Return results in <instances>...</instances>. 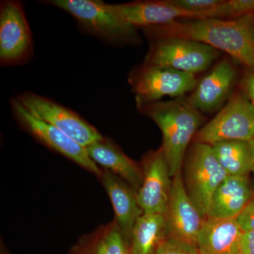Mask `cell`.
Wrapping results in <instances>:
<instances>
[{
    "mask_svg": "<svg viewBox=\"0 0 254 254\" xmlns=\"http://www.w3.org/2000/svg\"><path fill=\"white\" fill-rule=\"evenodd\" d=\"M179 9L198 14L199 18H205V13L215 9L223 0H170Z\"/></svg>",
    "mask_w": 254,
    "mask_h": 254,
    "instance_id": "cell-24",
    "label": "cell"
},
{
    "mask_svg": "<svg viewBox=\"0 0 254 254\" xmlns=\"http://www.w3.org/2000/svg\"><path fill=\"white\" fill-rule=\"evenodd\" d=\"M242 91L247 95L254 108V71H247L242 79Z\"/></svg>",
    "mask_w": 254,
    "mask_h": 254,
    "instance_id": "cell-27",
    "label": "cell"
},
{
    "mask_svg": "<svg viewBox=\"0 0 254 254\" xmlns=\"http://www.w3.org/2000/svg\"><path fill=\"white\" fill-rule=\"evenodd\" d=\"M214 155L229 176H249L254 155L250 141H225L211 145Z\"/></svg>",
    "mask_w": 254,
    "mask_h": 254,
    "instance_id": "cell-20",
    "label": "cell"
},
{
    "mask_svg": "<svg viewBox=\"0 0 254 254\" xmlns=\"http://www.w3.org/2000/svg\"><path fill=\"white\" fill-rule=\"evenodd\" d=\"M119 14L135 27L163 26L180 18L196 19L198 14L188 12L165 1H138L125 4H114Z\"/></svg>",
    "mask_w": 254,
    "mask_h": 254,
    "instance_id": "cell-15",
    "label": "cell"
},
{
    "mask_svg": "<svg viewBox=\"0 0 254 254\" xmlns=\"http://www.w3.org/2000/svg\"><path fill=\"white\" fill-rule=\"evenodd\" d=\"M243 233L236 219L206 217L195 246L200 254H239Z\"/></svg>",
    "mask_w": 254,
    "mask_h": 254,
    "instance_id": "cell-17",
    "label": "cell"
},
{
    "mask_svg": "<svg viewBox=\"0 0 254 254\" xmlns=\"http://www.w3.org/2000/svg\"><path fill=\"white\" fill-rule=\"evenodd\" d=\"M215 18L233 19L254 15V0L224 1L214 11Z\"/></svg>",
    "mask_w": 254,
    "mask_h": 254,
    "instance_id": "cell-22",
    "label": "cell"
},
{
    "mask_svg": "<svg viewBox=\"0 0 254 254\" xmlns=\"http://www.w3.org/2000/svg\"><path fill=\"white\" fill-rule=\"evenodd\" d=\"M47 4L71 15L81 31L114 46L138 44L137 28L127 22L113 4L100 0H50Z\"/></svg>",
    "mask_w": 254,
    "mask_h": 254,
    "instance_id": "cell-3",
    "label": "cell"
},
{
    "mask_svg": "<svg viewBox=\"0 0 254 254\" xmlns=\"http://www.w3.org/2000/svg\"><path fill=\"white\" fill-rule=\"evenodd\" d=\"M33 38L20 1H2L0 5V63L18 65L31 59Z\"/></svg>",
    "mask_w": 254,
    "mask_h": 254,
    "instance_id": "cell-10",
    "label": "cell"
},
{
    "mask_svg": "<svg viewBox=\"0 0 254 254\" xmlns=\"http://www.w3.org/2000/svg\"><path fill=\"white\" fill-rule=\"evenodd\" d=\"M167 237L163 214L143 213L137 220L131 238V254H155Z\"/></svg>",
    "mask_w": 254,
    "mask_h": 254,
    "instance_id": "cell-19",
    "label": "cell"
},
{
    "mask_svg": "<svg viewBox=\"0 0 254 254\" xmlns=\"http://www.w3.org/2000/svg\"><path fill=\"white\" fill-rule=\"evenodd\" d=\"M241 254H254V231L244 232L240 243Z\"/></svg>",
    "mask_w": 254,
    "mask_h": 254,
    "instance_id": "cell-28",
    "label": "cell"
},
{
    "mask_svg": "<svg viewBox=\"0 0 254 254\" xmlns=\"http://www.w3.org/2000/svg\"><path fill=\"white\" fill-rule=\"evenodd\" d=\"M105 234L106 225L84 235L73 246L68 254H106Z\"/></svg>",
    "mask_w": 254,
    "mask_h": 254,
    "instance_id": "cell-21",
    "label": "cell"
},
{
    "mask_svg": "<svg viewBox=\"0 0 254 254\" xmlns=\"http://www.w3.org/2000/svg\"><path fill=\"white\" fill-rule=\"evenodd\" d=\"M243 232L254 231V198L236 218Z\"/></svg>",
    "mask_w": 254,
    "mask_h": 254,
    "instance_id": "cell-26",
    "label": "cell"
},
{
    "mask_svg": "<svg viewBox=\"0 0 254 254\" xmlns=\"http://www.w3.org/2000/svg\"><path fill=\"white\" fill-rule=\"evenodd\" d=\"M251 143V145H252V151H253V155H254V161H253V166H252V173L253 174V191H254V138L253 139L251 140L250 141Z\"/></svg>",
    "mask_w": 254,
    "mask_h": 254,
    "instance_id": "cell-29",
    "label": "cell"
},
{
    "mask_svg": "<svg viewBox=\"0 0 254 254\" xmlns=\"http://www.w3.org/2000/svg\"><path fill=\"white\" fill-rule=\"evenodd\" d=\"M145 64L166 66L196 74L205 71L220 56V51L200 42L181 38L149 40Z\"/></svg>",
    "mask_w": 254,
    "mask_h": 254,
    "instance_id": "cell-6",
    "label": "cell"
},
{
    "mask_svg": "<svg viewBox=\"0 0 254 254\" xmlns=\"http://www.w3.org/2000/svg\"><path fill=\"white\" fill-rule=\"evenodd\" d=\"M10 107L16 121L38 141L99 178L101 177L103 170L91 160L86 148L56 127L36 118L16 98L10 100Z\"/></svg>",
    "mask_w": 254,
    "mask_h": 254,
    "instance_id": "cell-9",
    "label": "cell"
},
{
    "mask_svg": "<svg viewBox=\"0 0 254 254\" xmlns=\"http://www.w3.org/2000/svg\"><path fill=\"white\" fill-rule=\"evenodd\" d=\"M128 82L135 95L137 108L160 101L165 96L182 98L195 89L198 80L195 75L166 66L143 64L132 70Z\"/></svg>",
    "mask_w": 254,
    "mask_h": 254,
    "instance_id": "cell-5",
    "label": "cell"
},
{
    "mask_svg": "<svg viewBox=\"0 0 254 254\" xmlns=\"http://www.w3.org/2000/svg\"><path fill=\"white\" fill-rule=\"evenodd\" d=\"M16 98L36 118L56 127L85 148L103 138L79 115L54 100L33 92H24Z\"/></svg>",
    "mask_w": 254,
    "mask_h": 254,
    "instance_id": "cell-8",
    "label": "cell"
},
{
    "mask_svg": "<svg viewBox=\"0 0 254 254\" xmlns=\"http://www.w3.org/2000/svg\"><path fill=\"white\" fill-rule=\"evenodd\" d=\"M148 40L181 38L223 51L254 71V15L233 19L197 18L142 28Z\"/></svg>",
    "mask_w": 254,
    "mask_h": 254,
    "instance_id": "cell-1",
    "label": "cell"
},
{
    "mask_svg": "<svg viewBox=\"0 0 254 254\" xmlns=\"http://www.w3.org/2000/svg\"><path fill=\"white\" fill-rule=\"evenodd\" d=\"M100 179L113 204L115 220L128 244L135 224L144 213L138 203L137 191L123 179L107 170H103Z\"/></svg>",
    "mask_w": 254,
    "mask_h": 254,
    "instance_id": "cell-14",
    "label": "cell"
},
{
    "mask_svg": "<svg viewBox=\"0 0 254 254\" xmlns=\"http://www.w3.org/2000/svg\"><path fill=\"white\" fill-rule=\"evenodd\" d=\"M254 198L249 176H228L215 190L207 217L236 219Z\"/></svg>",
    "mask_w": 254,
    "mask_h": 254,
    "instance_id": "cell-18",
    "label": "cell"
},
{
    "mask_svg": "<svg viewBox=\"0 0 254 254\" xmlns=\"http://www.w3.org/2000/svg\"><path fill=\"white\" fill-rule=\"evenodd\" d=\"M86 150L99 168L123 179L138 191L143 183L141 165L127 156L118 145L103 137L87 146Z\"/></svg>",
    "mask_w": 254,
    "mask_h": 254,
    "instance_id": "cell-16",
    "label": "cell"
},
{
    "mask_svg": "<svg viewBox=\"0 0 254 254\" xmlns=\"http://www.w3.org/2000/svg\"><path fill=\"white\" fill-rule=\"evenodd\" d=\"M164 215L168 238L196 245L197 237L205 218L189 196L182 171L173 177L170 198Z\"/></svg>",
    "mask_w": 254,
    "mask_h": 254,
    "instance_id": "cell-12",
    "label": "cell"
},
{
    "mask_svg": "<svg viewBox=\"0 0 254 254\" xmlns=\"http://www.w3.org/2000/svg\"><path fill=\"white\" fill-rule=\"evenodd\" d=\"M241 254L240 253V254Z\"/></svg>",
    "mask_w": 254,
    "mask_h": 254,
    "instance_id": "cell-30",
    "label": "cell"
},
{
    "mask_svg": "<svg viewBox=\"0 0 254 254\" xmlns=\"http://www.w3.org/2000/svg\"><path fill=\"white\" fill-rule=\"evenodd\" d=\"M236 78L233 65L228 60H222L198 82L189 101L200 113L215 111L230 96Z\"/></svg>",
    "mask_w": 254,
    "mask_h": 254,
    "instance_id": "cell-13",
    "label": "cell"
},
{
    "mask_svg": "<svg viewBox=\"0 0 254 254\" xmlns=\"http://www.w3.org/2000/svg\"><path fill=\"white\" fill-rule=\"evenodd\" d=\"M254 138V108L243 91L231 95L218 115L200 128L193 142L213 145L225 141Z\"/></svg>",
    "mask_w": 254,
    "mask_h": 254,
    "instance_id": "cell-7",
    "label": "cell"
},
{
    "mask_svg": "<svg viewBox=\"0 0 254 254\" xmlns=\"http://www.w3.org/2000/svg\"><path fill=\"white\" fill-rule=\"evenodd\" d=\"M182 168L187 193L206 218L215 190L229 175L215 158L211 145L197 142L187 150Z\"/></svg>",
    "mask_w": 254,
    "mask_h": 254,
    "instance_id": "cell-4",
    "label": "cell"
},
{
    "mask_svg": "<svg viewBox=\"0 0 254 254\" xmlns=\"http://www.w3.org/2000/svg\"><path fill=\"white\" fill-rule=\"evenodd\" d=\"M155 254H200L195 245L177 240L167 238L159 247Z\"/></svg>",
    "mask_w": 254,
    "mask_h": 254,
    "instance_id": "cell-25",
    "label": "cell"
},
{
    "mask_svg": "<svg viewBox=\"0 0 254 254\" xmlns=\"http://www.w3.org/2000/svg\"><path fill=\"white\" fill-rule=\"evenodd\" d=\"M105 248L106 254H131L129 245L124 238L115 220L106 225Z\"/></svg>",
    "mask_w": 254,
    "mask_h": 254,
    "instance_id": "cell-23",
    "label": "cell"
},
{
    "mask_svg": "<svg viewBox=\"0 0 254 254\" xmlns=\"http://www.w3.org/2000/svg\"><path fill=\"white\" fill-rule=\"evenodd\" d=\"M141 165L143 183L137 191L140 207L144 213L164 215L168 207L173 177L161 147L146 153Z\"/></svg>",
    "mask_w": 254,
    "mask_h": 254,
    "instance_id": "cell-11",
    "label": "cell"
},
{
    "mask_svg": "<svg viewBox=\"0 0 254 254\" xmlns=\"http://www.w3.org/2000/svg\"><path fill=\"white\" fill-rule=\"evenodd\" d=\"M151 119L163 136L161 148L170 168V175L182 171L187 150L200 129L203 119L187 98H175L143 105L138 109Z\"/></svg>",
    "mask_w": 254,
    "mask_h": 254,
    "instance_id": "cell-2",
    "label": "cell"
}]
</instances>
